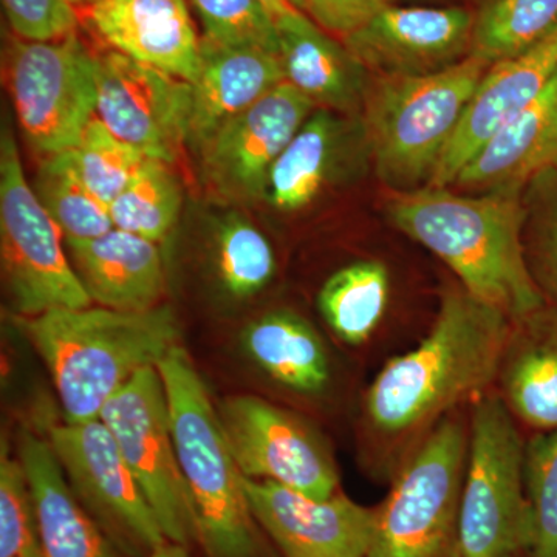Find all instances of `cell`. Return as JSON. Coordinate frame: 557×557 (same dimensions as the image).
Here are the masks:
<instances>
[{
  "label": "cell",
  "instance_id": "cell-1",
  "mask_svg": "<svg viewBox=\"0 0 557 557\" xmlns=\"http://www.w3.org/2000/svg\"><path fill=\"white\" fill-rule=\"evenodd\" d=\"M512 321L460 284L446 288L434 325L412 350L392 358L370 384L364 412L386 442L420 443L443 418L496 384Z\"/></svg>",
  "mask_w": 557,
  "mask_h": 557
},
{
  "label": "cell",
  "instance_id": "cell-2",
  "mask_svg": "<svg viewBox=\"0 0 557 557\" xmlns=\"http://www.w3.org/2000/svg\"><path fill=\"white\" fill-rule=\"evenodd\" d=\"M392 225L434 252L461 287L511 321L544 306L528 269L523 194L460 196L448 188L394 193Z\"/></svg>",
  "mask_w": 557,
  "mask_h": 557
},
{
  "label": "cell",
  "instance_id": "cell-3",
  "mask_svg": "<svg viewBox=\"0 0 557 557\" xmlns=\"http://www.w3.org/2000/svg\"><path fill=\"white\" fill-rule=\"evenodd\" d=\"M21 322L49 369L65 423L98 420L106 403L143 369L157 368L180 338L166 306L58 309Z\"/></svg>",
  "mask_w": 557,
  "mask_h": 557
},
{
  "label": "cell",
  "instance_id": "cell-4",
  "mask_svg": "<svg viewBox=\"0 0 557 557\" xmlns=\"http://www.w3.org/2000/svg\"><path fill=\"white\" fill-rule=\"evenodd\" d=\"M157 369L166 391L172 437L205 552L209 557H267L244 474L199 370L180 346Z\"/></svg>",
  "mask_w": 557,
  "mask_h": 557
},
{
  "label": "cell",
  "instance_id": "cell-5",
  "mask_svg": "<svg viewBox=\"0 0 557 557\" xmlns=\"http://www.w3.org/2000/svg\"><path fill=\"white\" fill-rule=\"evenodd\" d=\"M487 69L468 57L432 75L375 76L361 123L376 174L394 193L431 183Z\"/></svg>",
  "mask_w": 557,
  "mask_h": 557
},
{
  "label": "cell",
  "instance_id": "cell-6",
  "mask_svg": "<svg viewBox=\"0 0 557 557\" xmlns=\"http://www.w3.org/2000/svg\"><path fill=\"white\" fill-rule=\"evenodd\" d=\"M496 391L472 403L460 504L463 557H528L534 523L525 490V442Z\"/></svg>",
  "mask_w": 557,
  "mask_h": 557
},
{
  "label": "cell",
  "instance_id": "cell-7",
  "mask_svg": "<svg viewBox=\"0 0 557 557\" xmlns=\"http://www.w3.org/2000/svg\"><path fill=\"white\" fill-rule=\"evenodd\" d=\"M468 443L469 424L457 412L417 443L376 508L368 557H463L460 504Z\"/></svg>",
  "mask_w": 557,
  "mask_h": 557
},
{
  "label": "cell",
  "instance_id": "cell-8",
  "mask_svg": "<svg viewBox=\"0 0 557 557\" xmlns=\"http://www.w3.org/2000/svg\"><path fill=\"white\" fill-rule=\"evenodd\" d=\"M62 239L60 226L28 185L13 127L7 121L0 134V252L7 292L22 317L91 306Z\"/></svg>",
  "mask_w": 557,
  "mask_h": 557
},
{
  "label": "cell",
  "instance_id": "cell-9",
  "mask_svg": "<svg viewBox=\"0 0 557 557\" xmlns=\"http://www.w3.org/2000/svg\"><path fill=\"white\" fill-rule=\"evenodd\" d=\"M9 87L33 150L49 157L78 146L98 104V60L76 33L54 40H14Z\"/></svg>",
  "mask_w": 557,
  "mask_h": 557
},
{
  "label": "cell",
  "instance_id": "cell-10",
  "mask_svg": "<svg viewBox=\"0 0 557 557\" xmlns=\"http://www.w3.org/2000/svg\"><path fill=\"white\" fill-rule=\"evenodd\" d=\"M100 420L119 445L168 541L185 547L199 542L196 512L180 468L159 369L138 372L106 403Z\"/></svg>",
  "mask_w": 557,
  "mask_h": 557
},
{
  "label": "cell",
  "instance_id": "cell-11",
  "mask_svg": "<svg viewBox=\"0 0 557 557\" xmlns=\"http://www.w3.org/2000/svg\"><path fill=\"white\" fill-rule=\"evenodd\" d=\"M49 442L73 493L121 555L149 557L170 542L100 418L58 424Z\"/></svg>",
  "mask_w": 557,
  "mask_h": 557
},
{
  "label": "cell",
  "instance_id": "cell-12",
  "mask_svg": "<svg viewBox=\"0 0 557 557\" xmlns=\"http://www.w3.org/2000/svg\"><path fill=\"white\" fill-rule=\"evenodd\" d=\"M219 417L244 478L317 498L338 493L332 450L304 418L255 395L226 398Z\"/></svg>",
  "mask_w": 557,
  "mask_h": 557
},
{
  "label": "cell",
  "instance_id": "cell-13",
  "mask_svg": "<svg viewBox=\"0 0 557 557\" xmlns=\"http://www.w3.org/2000/svg\"><path fill=\"white\" fill-rule=\"evenodd\" d=\"M98 60V119L148 159L172 164L189 143L193 84L113 50Z\"/></svg>",
  "mask_w": 557,
  "mask_h": 557
},
{
  "label": "cell",
  "instance_id": "cell-14",
  "mask_svg": "<svg viewBox=\"0 0 557 557\" xmlns=\"http://www.w3.org/2000/svg\"><path fill=\"white\" fill-rule=\"evenodd\" d=\"M314 108L287 81L263 95L199 150L209 188L237 203L265 199L274 163Z\"/></svg>",
  "mask_w": 557,
  "mask_h": 557
},
{
  "label": "cell",
  "instance_id": "cell-15",
  "mask_svg": "<svg viewBox=\"0 0 557 557\" xmlns=\"http://www.w3.org/2000/svg\"><path fill=\"white\" fill-rule=\"evenodd\" d=\"M472 27L460 7L388 5L343 42L375 76H423L468 58Z\"/></svg>",
  "mask_w": 557,
  "mask_h": 557
},
{
  "label": "cell",
  "instance_id": "cell-16",
  "mask_svg": "<svg viewBox=\"0 0 557 557\" xmlns=\"http://www.w3.org/2000/svg\"><path fill=\"white\" fill-rule=\"evenodd\" d=\"M260 530L284 557H368L376 509L344 494L317 498L292 487L244 478Z\"/></svg>",
  "mask_w": 557,
  "mask_h": 557
},
{
  "label": "cell",
  "instance_id": "cell-17",
  "mask_svg": "<svg viewBox=\"0 0 557 557\" xmlns=\"http://www.w3.org/2000/svg\"><path fill=\"white\" fill-rule=\"evenodd\" d=\"M557 72V28L511 60L491 65L428 186L448 188L500 127L528 108Z\"/></svg>",
  "mask_w": 557,
  "mask_h": 557
},
{
  "label": "cell",
  "instance_id": "cell-18",
  "mask_svg": "<svg viewBox=\"0 0 557 557\" xmlns=\"http://www.w3.org/2000/svg\"><path fill=\"white\" fill-rule=\"evenodd\" d=\"M101 38L132 60L194 84L201 69V39L186 0H102L90 9Z\"/></svg>",
  "mask_w": 557,
  "mask_h": 557
},
{
  "label": "cell",
  "instance_id": "cell-19",
  "mask_svg": "<svg viewBox=\"0 0 557 557\" xmlns=\"http://www.w3.org/2000/svg\"><path fill=\"white\" fill-rule=\"evenodd\" d=\"M556 168L557 72L536 100L482 146L454 186L480 194H523Z\"/></svg>",
  "mask_w": 557,
  "mask_h": 557
},
{
  "label": "cell",
  "instance_id": "cell-20",
  "mask_svg": "<svg viewBox=\"0 0 557 557\" xmlns=\"http://www.w3.org/2000/svg\"><path fill=\"white\" fill-rule=\"evenodd\" d=\"M285 83L281 57L201 39V69L193 84L189 143L197 150L263 95Z\"/></svg>",
  "mask_w": 557,
  "mask_h": 557
},
{
  "label": "cell",
  "instance_id": "cell-21",
  "mask_svg": "<svg viewBox=\"0 0 557 557\" xmlns=\"http://www.w3.org/2000/svg\"><path fill=\"white\" fill-rule=\"evenodd\" d=\"M496 392L518 423L539 432L557 429V310L544 306L512 321Z\"/></svg>",
  "mask_w": 557,
  "mask_h": 557
},
{
  "label": "cell",
  "instance_id": "cell-22",
  "mask_svg": "<svg viewBox=\"0 0 557 557\" xmlns=\"http://www.w3.org/2000/svg\"><path fill=\"white\" fill-rule=\"evenodd\" d=\"M17 457L35 502L42 557H121L73 493L49 440L24 432Z\"/></svg>",
  "mask_w": 557,
  "mask_h": 557
},
{
  "label": "cell",
  "instance_id": "cell-23",
  "mask_svg": "<svg viewBox=\"0 0 557 557\" xmlns=\"http://www.w3.org/2000/svg\"><path fill=\"white\" fill-rule=\"evenodd\" d=\"M69 248L73 269L91 302L121 311L159 307L164 271L156 242L113 228L97 239L69 245Z\"/></svg>",
  "mask_w": 557,
  "mask_h": 557
},
{
  "label": "cell",
  "instance_id": "cell-24",
  "mask_svg": "<svg viewBox=\"0 0 557 557\" xmlns=\"http://www.w3.org/2000/svg\"><path fill=\"white\" fill-rule=\"evenodd\" d=\"M285 81L319 109L358 112L368 95V70L346 46L300 13L277 24Z\"/></svg>",
  "mask_w": 557,
  "mask_h": 557
},
{
  "label": "cell",
  "instance_id": "cell-25",
  "mask_svg": "<svg viewBox=\"0 0 557 557\" xmlns=\"http://www.w3.org/2000/svg\"><path fill=\"white\" fill-rule=\"evenodd\" d=\"M242 341L251 361L278 386L300 395L327 391V347L307 319L288 310L270 311L249 322Z\"/></svg>",
  "mask_w": 557,
  "mask_h": 557
},
{
  "label": "cell",
  "instance_id": "cell-26",
  "mask_svg": "<svg viewBox=\"0 0 557 557\" xmlns=\"http://www.w3.org/2000/svg\"><path fill=\"white\" fill-rule=\"evenodd\" d=\"M332 110L311 113L270 172L267 197L281 212H296L317 199L338 170L351 131Z\"/></svg>",
  "mask_w": 557,
  "mask_h": 557
},
{
  "label": "cell",
  "instance_id": "cell-27",
  "mask_svg": "<svg viewBox=\"0 0 557 557\" xmlns=\"http://www.w3.org/2000/svg\"><path fill=\"white\" fill-rule=\"evenodd\" d=\"M391 276L380 260H358L333 273L318 293V309L348 346H362L383 321Z\"/></svg>",
  "mask_w": 557,
  "mask_h": 557
},
{
  "label": "cell",
  "instance_id": "cell-28",
  "mask_svg": "<svg viewBox=\"0 0 557 557\" xmlns=\"http://www.w3.org/2000/svg\"><path fill=\"white\" fill-rule=\"evenodd\" d=\"M33 190L67 245L97 239L115 228L109 208L84 183L73 149L44 157Z\"/></svg>",
  "mask_w": 557,
  "mask_h": 557
},
{
  "label": "cell",
  "instance_id": "cell-29",
  "mask_svg": "<svg viewBox=\"0 0 557 557\" xmlns=\"http://www.w3.org/2000/svg\"><path fill=\"white\" fill-rule=\"evenodd\" d=\"M557 28V0H483L469 57L498 64L525 53Z\"/></svg>",
  "mask_w": 557,
  "mask_h": 557
},
{
  "label": "cell",
  "instance_id": "cell-30",
  "mask_svg": "<svg viewBox=\"0 0 557 557\" xmlns=\"http://www.w3.org/2000/svg\"><path fill=\"white\" fill-rule=\"evenodd\" d=\"M170 164L146 159L129 185L109 205L113 226L150 242L166 239L182 209V186Z\"/></svg>",
  "mask_w": 557,
  "mask_h": 557
},
{
  "label": "cell",
  "instance_id": "cell-31",
  "mask_svg": "<svg viewBox=\"0 0 557 557\" xmlns=\"http://www.w3.org/2000/svg\"><path fill=\"white\" fill-rule=\"evenodd\" d=\"M215 260L223 288L236 299L258 295L276 273L269 239L240 214H228L220 222Z\"/></svg>",
  "mask_w": 557,
  "mask_h": 557
},
{
  "label": "cell",
  "instance_id": "cell-32",
  "mask_svg": "<svg viewBox=\"0 0 557 557\" xmlns=\"http://www.w3.org/2000/svg\"><path fill=\"white\" fill-rule=\"evenodd\" d=\"M523 205L528 269L542 298L557 310V168L530 183Z\"/></svg>",
  "mask_w": 557,
  "mask_h": 557
},
{
  "label": "cell",
  "instance_id": "cell-33",
  "mask_svg": "<svg viewBox=\"0 0 557 557\" xmlns=\"http://www.w3.org/2000/svg\"><path fill=\"white\" fill-rule=\"evenodd\" d=\"M76 163L90 193L109 208L148 159L113 135L98 116L90 121L75 149Z\"/></svg>",
  "mask_w": 557,
  "mask_h": 557
},
{
  "label": "cell",
  "instance_id": "cell-34",
  "mask_svg": "<svg viewBox=\"0 0 557 557\" xmlns=\"http://www.w3.org/2000/svg\"><path fill=\"white\" fill-rule=\"evenodd\" d=\"M525 490L534 541L528 557H557V429L525 442Z\"/></svg>",
  "mask_w": 557,
  "mask_h": 557
},
{
  "label": "cell",
  "instance_id": "cell-35",
  "mask_svg": "<svg viewBox=\"0 0 557 557\" xmlns=\"http://www.w3.org/2000/svg\"><path fill=\"white\" fill-rule=\"evenodd\" d=\"M0 557H42L27 474L5 442L0 453Z\"/></svg>",
  "mask_w": 557,
  "mask_h": 557
},
{
  "label": "cell",
  "instance_id": "cell-36",
  "mask_svg": "<svg viewBox=\"0 0 557 557\" xmlns=\"http://www.w3.org/2000/svg\"><path fill=\"white\" fill-rule=\"evenodd\" d=\"M205 38L222 46L281 53L276 22L259 0H190Z\"/></svg>",
  "mask_w": 557,
  "mask_h": 557
},
{
  "label": "cell",
  "instance_id": "cell-37",
  "mask_svg": "<svg viewBox=\"0 0 557 557\" xmlns=\"http://www.w3.org/2000/svg\"><path fill=\"white\" fill-rule=\"evenodd\" d=\"M10 27L25 40L65 38L78 27L67 0H2Z\"/></svg>",
  "mask_w": 557,
  "mask_h": 557
},
{
  "label": "cell",
  "instance_id": "cell-38",
  "mask_svg": "<svg viewBox=\"0 0 557 557\" xmlns=\"http://www.w3.org/2000/svg\"><path fill=\"white\" fill-rule=\"evenodd\" d=\"M392 0H299L298 9L329 35L346 39L364 27Z\"/></svg>",
  "mask_w": 557,
  "mask_h": 557
},
{
  "label": "cell",
  "instance_id": "cell-39",
  "mask_svg": "<svg viewBox=\"0 0 557 557\" xmlns=\"http://www.w3.org/2000/svg\"><path fill=\"white\" fill-rule=\"evenodd\" d=\"M259 2L269 10L276 25L300 13V10L293 3V0H259Z\"/></svg>",
  "mask_w": 557,
  "mask_h": 557
},
{
  "label": "cell",
  "instance_id": "cell-40",
  "mask_svg": "<svg viewBox=\"0 0 557 557\" xmlns=\"http://www.w3.org/2000/svg\"><path fill=\"white\" fill-rule=\"evenodd\" d=\"M149 557H193V555H190L189 547L168 542Z\"/></svg>",
  "mask_w": 557,
  "mask_h": 557
},
{
  "label": "cell",
  "instance_id": "cell-41",
  "mask_svg": "<svg viewBox=\"0 0 557 557\" xmlns=\"http://www.w3.org/2000/svg\"><path fill=\"white\" fill-rule=\"evenodd\" d=\"M67 2L73 9H78V7H83V9H94V7L101 3L102 0H67Z\"/></svg>",
  "mask_w": 557,
  "mask_h": 557
},
{
  "label": "cell",
  "instance_id": "cell-42",
  "mask_svg": "<svg viewBox=\"0 0 557 557\" xmlns=\"http://www.w3.org/2000/svg\"><path fill=\"white\" fill-rule=\"evenodd\" d=\"M293 3H295L296 7H298V0H293Z\"/></svg>",
  "mask_w": 557,
  "mask_h": 557
},
{
  "label": "cell",
  "instance_id": "cell-43",
  "mask_svg": "<svg viewBox=\"0 0 557 557\" xmlns=\"http://www.w3.org/2000/svg\"><path fill=\"white\" fill-rule=\"evenodd\" d=\"M516 557H523V556H516Z\"/></svg>",
  "mask_w": 557,
  "mask_h": 557
},
{
  "label": "cell",
  "instance_id": "cell-44",
  "mask_svg": "<svg viewBox=\"0 0 557 557\" xmlns=\"http://www.w3.org/2000/svg\"><path fill=\"white\" fill-rule=\"evenodd\" d=\"M298 2H299V0H298Z\"/></svg>",
  "mask_w": 557,
  "mask_h": 557
}]
</instances>
